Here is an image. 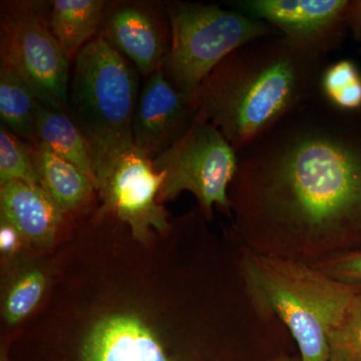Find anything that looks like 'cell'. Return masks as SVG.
Here are the masks:
<instances>
[{"mask_svg":"<svg viewBox=\"0 0 361 361\" xmlns=\"http://www.w3.org/2000/svg\"><path fill=\"white\" fill-rule=\"evenodd\" d=\"M237 153L245 248L310 265L361 251V122L310 101Z\"/></svg>","mask_w":361,"mask_h":361,"instance_id":"6da1fadb","label":"cell"},{"mask_svg":"<svg viewBox=\"0 0 361 361\" xmlns=\"http://www.w3.org/2000/svg\"><path fill=\"white\" fill-rule=\"evenodd\" d=\"M325 56L281 35L240 47L202 84L199 111L239 152L312 99Z\"/></svg>","mask_w":361,"mask_h":361,"instance_id":"7a4b0ae2","label":"cell"},{"mask_svg":"<svg viewBox=\"0 0 361 361\" xmlns=\"http://www.w3.org/2000/svg\"><path fill=\"white\" fill-rule=\"evenodd\" d=\"M242 274L252 302L276 316L295 341L301 361H329V338L360 285L314 266L245 248Z\"/></svg>","mask_w":361,"mask_h":361,"instance_id":"3957f363","label":"cell"},{"mask_svg":"<svg viewBox=\"0 0 361 361\" xmlns=\"http://www.w3.org/2000/svg\"><path fill=\"white\" fill-rule=\"evenodd\" d=\"M139 78L104 37L90 40L73 61L68 113L89 148L97 191L116 161L134 149Z\"/></svg>","mask_w":361,"mask_h":361,"instance_id":"277c9868","label":"cell"},{"mask_svg":"<svg viewBox=\"0 0 361 361\" xmlns=\"http://www.w3.org/2000/svg\"><path fill=\"white\" fill-rule=\"evenodd\" d=\"M171 49L161 71L196 99L202 84L232 52L279 32L265 21L232 8L201 2L166 1Z\"/></svg>","mask_w":361,"mask_h":361,"instance_id":"5b68a950","label":"cell"},{"mask_svg":"<svg viewBox=\"0 0 361 361\" xmlns=\"http://www.w3.org/2000/svg\"><path fill=\"white\" fill-rule=\"evenodd\" d=\"M49 8L51 1H1L0 65L16 71L40 104L68 111L71 61L51 32Z\"/></svg>","mask_w":361,"mask_h":361,"instance_id":"8992f818","label":"cell"},{"mask_svg":"<svg viewBox=\"0 0 361 361\" xmlns=\"http://www.w3.org/2000/svg\"><path fill=\"white\" fill-rule=\"evenodd\" d=\"M152 161L164 175L161 205L188 191L209 219L215 206L231 216L229 189L238 171V153L200 111L187 134Z\"/></svg>","mask_w":361,"mask_h":361,"instance_id":"52a82bcc","label":"cell"},{"mask_svg":"<svg viewBox=\"0 0 361 361\" xmlns=\"http://www.w3.org/2000/svg\"><path fill=\"white\" fill-rule=\"evenodd\" d=\"M348 0H235L230 8L265 21L298 49L325 56L348 30Z\"/></svg>","mask_w":361,"mask_h":361,"instance_id":"ba28073f","label":"cell"},{"mask_svg":"<svg viewBox=\"0 0 361 361\" xmlns=\"http://www.w3.org/2000/svg\"><path fill=\"white\" fill-rule=\"evenodd\" d=\"M164 175L135 149L121 156L97 189L102 210L129 226L133 237L146 242L152 230H170L168 213L158 200Z\"/></svg>","mask_w":361,"mask_h":361,"instance_id":"9c48e42d","label":"cell"},{"mask_svg":"<svg viewBox=\"0 0 361 361\" xmlns=\"http://www.w3.org/2000/svg\"><path fill=\"white\" fill-rule=\"evenodd\" d=\"M99 35L148 78L161 70L171 49L166 2L110 1Z\"/></svg>","mask_w":361,"mask_h":361,"instance_id":"30bf717a","label":"cell"},{"mask_svg":"<svg viewBox=\"0 0 361 361\" xmlns=\"http://www.w3.org/2000/svg\"><path fill=\"white\" fill-rule=\"evenodd\" d=\"M198 114L196 99L157 71L140 90L133 125L134 149L153 160L187 134Z\"/></svg>","mask_w":361,"mask_h":361,"instance_id":"8fae6325","label":"cell"},{"mask_svg":"<svg viewBox=\"0 0 361 361\" xmlns=\"http://www.w3.org/2000/svg\"><path fill=\"white\" fill-rule=\"evenodd\" d=\"M82 361H172L153 329L134 314L97 322L85 338Z\"/></svg>","mask_w":361,"mask_h":361,"instance_id":"7c38bea8","label":"cell"},{"mask_svg":"<svg viewBox=\"0 0 361 361\" xmlns=\"http://www.w3.org/2000/svg\"><path fill=\"white\" fill-rule=\"evenodd\" d=\"M1 216L26 241L51 245L65 222L63 212L39 186L14 180L0 187Z\"/></svg>","mask_w":361,"mask_h":361,"instance_id":"4fadbf2b","label":"cell"},{"mask_svg":"<svg viewBox=\"0 0 361 361\" xmlns=\"http://www.w3.org/2000/svg\"><path fill=\"white\" fill-rule=\"evenodd\" d=\"M109 2L104 0H54L49 26L68 61L97 37L103 25Z\"/></svg>","mask_w":361,"mask_h":361,"instance_id":"5bb4252c","label":"cell"},{"mask_svg":"<svg viewBox=\"0 0 361 361\" xmlns=\"http://www.w3.org/2000/svg\"><path fill=\"white\" fill-rule=\"evenodd\" d=\"M35 161L40 186L63 212L80 210L94 198L96 185L73 164L39 146H35Z\"/></svg>","mask_w":361,"mask_h":361,"instance_id":"9a60e30c","label":"cell"},{"mask_svg":"<svg viewBox=\"0 0 361 361\" xmlns=\"http://www.w3.org/2000/svg\"><path fill=\"white\" fill-rule=\"evenodd\" d=\"M35 146L73 164L96 185L87 142L68 111L39 104L35 123Z\"/></svg>","mask_w":361,"mask_h":361,"instance_id":"2e32d148","label":"cell"},{"mask_svg":"<svg viewBox=\"0 0 361 361\" xmlns=\"http://www.w3.org/2000/svg\"><path fill=\"white\" fill-rule=\"evenodd\" d=\"M39 102L16 71L0 65V118L1 125L35 146V123Z\"/></svg>","mask_w":361,"mask_h":361,"instance_id":"e0dca14e","label":"cell"},{"mask_svg":"<svg viewBox=\"0 0 361 361\" xmlns=\"http://www.w3.org/2000/svg\"><path fill=\"white\" fill-rule=\"evenodd\" d=\"M20 180L40 186L35 167V146L0 126V187Z\"/></svg>","mask_w":361,"mask_h":361,"instance_id":"ac0fdd59","label":"cell"},{"mask_svg":"<svg viewBox=\"0 0 361 361\" xmlns=\"http://www.w3.org/2000/svg\"><path fill=\"white\" fill-rule=\"evenodd\" d=\"M319 87L330 106L337 110H360L361 75L353 61L341 59L325 68Z\"/></svg>","mask_w":361,"mask_h":361,"instance_id":"d6986e66","label":"cell"},{"mask_svg":"<svg viewBox=\"0 0 361 361\" xmlns=\"http://www.w3.org/2000/svg\"><path fill=\"white\" fill-rule=\"evenodd\" d=\"M47 279L42 271H26L9 289L4 300V315L6 322L16 325L27 317L37 307L44 295Z\"/></svg>","mask_w":361,"mask_h":361,"instance_id":"ffe728a7","label":"cell"},{"mask_svg":"<svg viewBox=\"0 0 361 361\" xmlns=\"http://www.w3.org/2000/svg\"><path fill=\"white\" fill-rule=\"evenodd\" d=\"M329 361H361V288L330 336Z\"/></svg>","mask_w":361,"mask_h":361,"instance_id":"44dd1931","label":"cell"},{"mask_svg":"<svg viewBox=\"0 0 361 361\" xmlns=\"http://www.w3.org/2000/svg\"><path fill=\"white\" fill-rule=\"evenodd\" d=\"M312 266L342 282L361 286V251L344 254Z\"/></svg>","mask_w":361,"mask_h":361,"instance_id":"7402d4cb","label":"cell"},{"mask_svg":"<svg viewBox=\"0 0 361 361\" xmlns=\"http://www.w3.org/2000/svg\"><path fill=\"white\" fill-rule=\"evenodd\" d=\"M21 240H25L20 232L1 216L0 226V249L2 254L11 255L20 248Z\"/></svg>","mask_w":361,"mask_h":361,"instance_id":"603a6c76","label":"cell"},{"mask_svg":"<svg viewBox=\"0 0 361 361\" xmlns=\"http://www.w3.org/2000/svg\"><path fill=\"white\" fill-rule=\"evenodd\" d=\"M348 30L361 44V0L351 1L348 11Z\"/></svg>","mask_w":361,"mask_h":361,"instance_id":"cb8c5ba5","label":"cell"},{"mask_svg":"<svg viewBox=\"0 0 361 361\" xmlns=\"http://www.w3.org/2000/svg\"><path fill=\"white\" fill-rule=\"evenodd\" d=\"M274 361H301L300 357H295V356L290 355H280Z\"/></svg>","mask_w":361,"mask_h":361,"instance_id":"d4e9b609","label":"cell"},{"mask_svg":"<svg viewBox=\"0 0 361 361\" xmlns=\"http://www.w3.org/2000/svg\"><path fill=\"white\" fill-rule=\"evenodd\" d=\"M0 361H7L6 355H2L1 360H0Z\"/></svg>","mask_w":361,"mask_h":361,"instance_id":"484cf974","label":"cell"},{"mask_svg":"<svg viewBox=\"0 0 361 361\" xmlns=\"http://www.w3.org/2000/svg\"><path fill=\"white\" fill-rule=\"evenodd\" d=\"M360 52H361V49H360Z\"/></svg>","mask_w":361,"mask_h":361,"instance_id":"4316f807","label":"cell"}]
</instances>
